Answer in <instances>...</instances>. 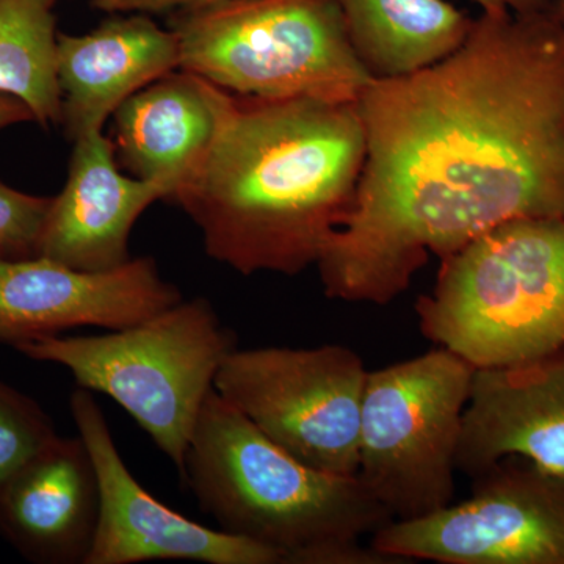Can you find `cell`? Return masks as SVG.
<instances>
[{
  "mask_svg": "<svg viewBox=\"0 0 564 564\" xmlns=\"http://www.w3.org/2000/svg\"><path fill=\"white\" fill-rule=\"evenodd\" d=\"M367 155L317 267L328 299L386 306L430 256L503 223L564 217V21L485 13L429 68L358 99Z\"/></svg>",
  "mask_w": 564,
  "mask_h": 564,
  "instance_id": "cell-1",
  "label": "cell"
},
{
  "mask_svg": "<svg viewBox=\"0 0 564 564\" xmlns=\"http://www.w3.org/2000/svg\"><path fill=\"white\" fill-rule=\"evenodd\" d=\"M366 155L358 101L217 87L209 150L169 202L198 226L215 261L245 276H295L317 265L350 215Z\"/></svg>",
  "mask_w": 564,
  "mask_h": 564,
  "instance_id": "cell-2",
  "label": "cell"
},
{
  "mask_svg": "<svg viewBox=\"0 0 564 564\" xmlns=\"http://www.w3.org/2000/svg\"><path fill=\"white\" fill-rule=\"evenodd\" d=\"M182 480L223 532L273 549L282 564H403L362 538L393 518L364 488L307 466L212 391Z\"/></svg>",
  "mask_w": 564,
  "mask_h": 564,
  "instance_id": "cell-3",
  "label": "cell"
},
{
  "mask_svg": "<svg viewBox=\"0 0 564 564\" xmlns=\"http://www.w3.org/2000/svg\"><path fill=\"white\" fill-rule=\"evenodd\" d=\"M415 314L426 339L475 369L564 347V217L503 223L443 259Z\"/></svg>",
  "mask_w": 564,
  "mask_h": 564,
  "instance_id": "cell-4",
  "label": "cell"
},
{
  "mask_svg": "<svg viewBox=\"0 0 564 564\" xmlns=\"http://www.w3.org/2000/svg\"><path fill=\"white\" fill-rule=\"evenodd\" d=\"M40 362L65 367L79 388L115 400L184 473L193 430L223 361L237 348L203 296L99 336H46L17 345Z\"/></svg>",
  "mask_w": 564,
  "mask_h": 564,
  "instance_id": "cell-5",
  "label": "cell"
},
{
  "mask_svg": "<svg viewBox=\"0 0 564 564\" xmlns=\"http://www.w3.org/2000/svg\"><path fill=\"white\" fill-rule=\"evenodd\" d=\"M181 68L234 95L358 101L372 74L336 0H218L173 11Z\"/></svg>",
  "mask_w": 564,
  "mask_h": 564,
  "instance_id": "cell-6",
  "label": "cell"
},
{
  "mask_svg": "<svg viewBox=\"0 0 564 564\" xmlns=\"http://www.w3.org/2000/svg\"><path fill=\"white\" fill-rule=\"evenodd\" d=\"M475 370L444 347L369 370L356 477L393 521L454 503L456 455Z\"/></svg>",
  "mask_w": 564,
  "mask_h": 564,
  "instance_id": "cell-7",
  "label": "cell"
},
{
  "mask_svg": "<svg viewBox=\"0 0 564 564\" xmlns=\"http://www.w3.org/2000/svg\"><path fill=\"white\" fill-rule=\"evenodd\" d=\"M367 375L361 356L339 344L236 348L214 389L300 462L356 477Z\"/></svg>",
  "mask_w": 564,
  "mask_h": 564,
  "instance_id": "cell-8",
  "label": "cell"
},
{
  "mask_svg": "<svg viewBox=\"0 0 564 564\" xmlns=\"http://www.w3.org/2000/svg\"><path fill=\"white\" fill-rule=\"evenodd\" d=\"M370 545L404 563L564 564V474L505 458L474 477L469 499L392 521Z\"/></svg>",
  "mask_w": 564,
  "mask_h": 564,
  "instance_id": "cell-9",
  "label": "cell"
},
{
  "mask_svg": "<svg viewBox=\"0 0 564 564\" xmlns=\"http://www.w3.org/2000/svg\"><path fill=\"white\" fill-rule=\"evenodd\" d=\"M80 440L90 452L99 484V519L85 564H135L187 560L209 564H282L273 549L212 530L159 502L133 478L91 391L69 400Z\"/></svg>",
  "mask_w": 564,
  "mask_h": 564,
  "instance_id": "cell-10",
  "label": "cell"
},
{
  "mask_svg": "<svg viewBox=\"0 0 564 564\" xmlns=\"http://www.w3.org/2000/svg\"><path fill=\"white\" fill-rule=\"evenodd\" d=\"M182 300L148 256L107 272H82L41 256H0V343L11 347L82 326L128 328Z\"/></svg>",
  "mask_w": 564,
  "mask_h": 564,
  "instance_id": "cell-11",
  "label": "cell"
},
{
  "mask_svg": "<svg viewBox=\"0 0 564 564\" xmlns=\"http://www.w3.org/2000/svg\"><path fill=\"white\" fill-rule=\"evenodd\" d=\"M511 456L564 474V347L475 370L458 473L474 478Z\"/></svg>",
  "mask_w": 564,
  "mask_h": 564,
  "instance_id": "cell-12",
  "label": "cell"
},
{
  "mask_svg": "<svg viewBox=\"0 0 564 564\" xmlns=\"http://www.w3.org/2000/svg\"><path fill=\"white\" fill-rule=\"evenodd\" d=\"M73 141L68 180L52 198L36 256L82 272H107L131 261L133 225L151 204L169 199L170 191L161 182L124 176L102 131Z\"/></svg>",
  "mask_w": 564,
  "mask_h": 564,
  "instance_id": "cell-13",
  "label": "cell"
},
{
  "mask_svg": "<svg viewBox=\"0 0 564 564\" xmlns=\"http://www.w3.org/2000/svg\"><path fill=\"white\" fill-rule=\"evenodd\" d=\"M99 519L87 445L57 436L0 484V534L28 562L85 564Z\"/></svg>",
  "mask_w": 564,
  "mask_h": 564,
  "instance_id": "cell-14",
  "label": "cell"
},
{
  "mask_svg": "<svg viewBox=\"0 0 564 564\" xmlns=\"http://www.w3.org/2000/svg\"><path fill=\"white\" fill-rule=\"evenodd\" d=\"M180 68L176 33L147 13H113L85 35L58 33L62 122L69 139L102 131L126 99Z\"/></svg>",
  "mask_w": 564,
  "mask_h": 564,
  "instance_id": "cell-15",
  "label": "cell"
},
{
  "mask_svg": "<svg viewBox=\"0 0 564 564\" xmlns=\"http://www.w3.org/2000/svg\"><path fill=\"white\" fill-rule=\"evenodd\" d=\"M215 128L217 87L176 69L115 110L111 143L122 169L139 180L166 185L170 199L203 161Z\"/></svg>",
  "mask_w": 564,
  "mask_h": 564,
  "instance_id": "cell-16",
  "label": "cell"
},
{
  "mask_svg": "<svg viewBox=\"0 0 564 564\" xmlns=\"http://www.w3.org/2000/svg\"><path fill=\"white\" fill-rule=\"evenodd\" d=\"M350 43L373 79L429 68L462 47L473 18L447 0H336Z\"/></svg>",
  "mask_w": 564,
  "mask_h": 564,
  "instance_id": "cell-17",
  "label": "cell"
},
{
  "mask_svg": "<svg viewBox=\"0 0 564 564\" xmlns=\"http://www.w3.org/2000/svg\"><path fill=\"white\" fill-rule=\"evenodd\" d=\"M63 0H0V93L32 111L41 128L62 122L58 32Z\"/></svg>",
  "mask_w": 564,
  "mask_h": 564,
  "instance_id": "cell-18",
  "label": "cell"
},
{
  "mask_svg": "<svg viewBox=\"0 0 564 564\" xmlns=\"http://www.w3.org/2000/svg\"><path fill=\"white\" fill-rule=\"evenodd\" d=\"M57 436L39 402L0 380V484Z\"/></svg>",
  "mask_w": 564,
  "mask_h": 564,
  "instance_id": "cell-19",
  "label": "cell"
},
{
  "mask_svg": "<svg viewBox=\"0 0 564 564\" xmlns=\"http://www.w3.org/2000/svg\"><path fill=\"white\" fill-rule=\"evenodd\" d=\"M52 198L17 191L0 181V256L35 258Z\"/></svg>",
  "mask_w": 564,
  "mask_h": 564,
  "instance_id": "cell-20",
  "label": "cell"
},
{
  "mask_svg": "<svg viewBox=\"0 0 564 564\" xmlns=\"http://www.w3.org/2000/svg\"><path fill=\"white\" fill-rule=\"evenodd\" d=\"M218 0H91L96 10L106 13H162L176 11L188 7L206 6Z\"/></svg>",
  "mask_w": 564,
  "mask_h": 564,
  "instance_id": "cell-21",
  "label": "cell"
},
{
  "mask_svg": "<svg viewBox=\"0 0 564 564\" xmlns=\"http://www.w3.org/2000/svg\"><path fill=\"white\" fill-rule=\"evenodd\" d=\"M485 13H529V11L544 10L551 6L552 0H474Z\"/></svg>",
  "mask_w": 564,
  "mask_h": 564,
  "instance_id": "cell-22",
  "label": "cell"
},
{
  "mask_svg": "<svg viewBox=\"0 0 564 564\" xmlns=\"http://www.w3.org/2000/svg\"><path fill=\"white\" fill-rule=\"evenodd\" d=\"M28 121H33V115L29 107L18 99L0 93V131Z\"/></svg>",
  "mask_w": 564,
  "mask_h": 564,
  "instance_id": "cell-23",
  "label": "cell"
},
{
  "mask_svg": "<svg viewBox=\"0 0 564 564\" xmlns=\"http://www.w3.org/2000/svg\"><path fill=\"white\" fill-rule=\"evenodd\" d=\"M551 9L554 10L556 17L564 21V0H552Z\"/></svg>",
  "mask_w": 564,
  "mask_h": 564,
  "instance_id": "cell-24",
  "label": "cell"
}]
</instances>
